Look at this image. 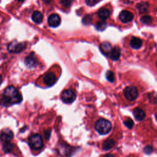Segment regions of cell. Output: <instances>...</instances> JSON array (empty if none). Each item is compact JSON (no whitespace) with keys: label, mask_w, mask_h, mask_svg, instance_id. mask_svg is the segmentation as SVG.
Masks as SVG:
<instances>
[{"label":"cell","mask_w":157,"mask_h":157,"mask_svg":"<svg viewBox=\"0 0 157 157\" xmlns=\"http://www.w3.org/2000/svg\"><path fill=\"white\" fill-rule=\"evenodd\" d=\"M3 99L6 103L14 104L22 101V96L18 90L13 86H7L4 91Z\"/></svg>","instance_id":"1"},{"label":"cell","mask_w":157,"mask_h":157,"mask_svg":"<svg viewBox=\"0 0 157 157\" xmlns=\"http://www.w3.org/2000/svg\"><path fill=\"white\" fill-rule=\"evenodd\" d=\"M111 123L109 120L103 118L98 120L95 124V129L100 134H107L111 130Z\"/></svg>","instance_id":"2"},{"label":"cell","mask_w":157,"mask_h":157,"mask_svg":"<svg viewBox=\"0 0 157 157\" xmlns=\"http://www.w3.org/2000/svg\"><path fill=\"white\" fill-rule=\"evenodd\" d=\"M29 145L34 150L40 148L43 146V140L41 136L37 134L31 135L29 137Z\"/></svg>","instance_id":"3"},{"label":"cell","mask_w":157,"mask_h":157,"mask_svg":"<svg viewBox=\"0 0 157 157\" xmlns=\"http://www.w3.org/2000/svg\"><path fill=\"white\" fill-rule=\"evenodd\" d=\"M123 93L125 98L131 101L135 100L138 96V90L134 86H128L123 90Z\"/></svg>","instance_id":"4"},{"label":"cell","mask_w":157,"mask_h":157,"mask_svg":"<svg viewBox=\"0 0 157 157\" xmlns=\"http://www.w3.org/2000/svg\"><path fill=\"white\" fill-rule=\"evenodd\" d=\"M75 93L70 89L63 91L61 94V99L64 103L66 104L72 103L75 99Z\"/></svg>","instance_id":"5"},{"label":"cell","mask_w":157,"mask_h":157,"mask_svg":"<svg viewBox=\"0 0 157 157\" xmlns=\"http://www.w3.org/2000/svg\"><path fill=\"white\" fill-rule=\"evenodd\" d=\"M25 48V43H18L17 41H13L8 45V50L12 53L21 52Z\"/></svg>","instance_id":"6"},{"label":"cell","mask_w":157,"mask_h":157,"mask_svg":"<svg viewBox=\"0 0 157 157\" xmlns=\"http://www.w3.org/2000/svg\"><path fill=\"white\" fill-rule=\"evenodd\" d=\"M134 18V14L128 10H123L119 15L120 20L124 23L131 22Z\"/></svg>","instance_id":"7"},{"label":"cell","mask_w":157,"mask_h":157,"mask_svg":"<svg viewBox=\"0 0 157 157\" xmlns=\"http://www.w3.org/2000/svg\"><path fill=\"white\" fill-rule=\"evenodd\" d=\"M56 77L53 72H48L44 75V82L47 86H50L53 85L56 82Z\"/></svg>","instance_id":"8"},{"label":"cell","mask_w":157,"mask_h":157,"mask_svg":"<svg viewBox=\"0 0 157 157\" xmlns=\"http://www.w3.org/2000/svg\"><path fill=\"white\" fill-rule=\"evenodd\" d=\"M61 23L60 17L56 13L50 15L48 18V24L51 27H57Z\"/></svg>","instance_id":"9"},{"label":"cell","mask_w":157,"mask_h":157,"mask_svg":"<svg viewBox=\"0 0 157 157\" xmlns=\"http://www.w3.org/2000/svg\"><path fill=\"white\" fill-rule=\"evenodd\" d=\"M13 137V134L9 129H6L3 130L0 134V139L2 141L5 142H10Z\"/></svg>","instance_id":"10"},{"label":"cell","mask_w":157,"mask_h":157,"mask_svg":"<svg viewBox=\"0 0 157 157\" xmlns=\"http://www.w3.org/2000/svg\"><path fill=\"white\" fill-rule=\"evenodd\" d=\"M25 64L29 67H35L37 64V59L34 53H31L25 59Z\"/></svg>","instance_id":"11"},{"label":"cell","mask_w":157,"mask_h":157,"mask_svg":"<svg viewBox=\"0 0 157 157\" xmlns=\"http://www.w3.org/2000/svg\"><path fill=\"white\" fill-rule=\"evenodd\" d=\"M120 49L118 47H115L112 49L111 52L109 54L110 58L113 61H117L119 59L120 56Z\"/></svg>","instance_id":"12"},{"label":"cell","mask_w":157,"mask_h":157,"mask_svg":"<svg viewBox=\"0 0 157 157\" xmlns=\"http://www.w3.org/2000/svg\"><path fill=\"white\" fill-rule=\"evenodd\" d=\"M142 45V40L137 37H132L130 40V46L134 49H139Z\"/></svg>","instance_id":"13"},{"label":"cell","mask_w":157,"mask_h":157,"mask_svg":"<svg viewBox=\"0 0 157 157\" xmlns=\"http://www.w3.org/2000/svg\"><path fill=\"white\" fill-rule=\"evenodd\" d=\"M98 15L101 20H105L110 16V11L107 8H102L98 12Z\"/></svg>","instance_id":"14"},{"label":"cell","mask_w":157,"mask_h":157,"mask_svg":"<svg viewBox=\"0 0 157 157\" xmlns=\"http://www.w3.org/2000/svg\"><path fill=\"white\" fill-rule=\"evenodd\" d=\"M133 114L136 119L139 121L143 120L145 117V113L144 111L139 107L135 109V110L133 112Z\"/></svg>","instance_id":"15"},{"label":"cell","mask_w":157,"mask_h":157,"mask_svg":"<svg viewBox=\"0 0 157 157\" xmlns=\"http://www.w3.org/2000/svg\"><path fill=\"white\" fill-rule=\"evenodd\" d=\"M100 49L101 52L106 55H109L112 50V45L107 42H102L100 45Z\"/></svg>","instance_id":"16"},{"label":"cell","mask_w":157,"mask_h":157,"mask_svg":"<svg viewBox=\"0 0 157 157\" xmlns=\"http://www.w3.org/2000/svg\"><path fill=\"white\" fill-rule=\"evenodd\" d=\"M31 18H32V20H33L34 22H35L36 23L39 24V23H40L42 21L43 15L41 13V12H40L39 11H35L32 14Z\"/></svg>","instance_id":"17"},{"label":"cell","mask_w":157,"mask_h":157,"mask_svg":"<svg viewBox=\"0 0 157 157\" xmlns=\"http://www.w3.org/2000/svg\"><path fill=\"white\" fill-rule=\"evenodd\" d=\"M115 144V142L113 139H107L102 144V149L104 150H109L111 149Z\"/></svg>","instance_id":"18"},{"label":"cell","mask_w":157,"mask_h":157,"mask_svg":"<svg viewBox=\"0 0 157 157\" xmlns=\"http://www.w3.org/2000/svg\"><path fill=\"white\" fill-rule=\"evenodd\" d=\"M136 7L140 13H144L148 10L149 4L147 2H142L137 4L136 6Z\"/></svg>","instance_id":"19"},{"label":"cell","mask_w":157,"mask_h":157,"mask_svg":"<svg viewBox=\"0 0 157 157\" xmlns=\"http://www.w3.org/2000/svg\"><path fill=\"white\" fill-rule=\"evenodd\" d=\"M13 148V145L12 144H11L10 142H5L2 145V150L4 153H8L12 151Z\"/></svg>","instance_id":"20"},{"label":"cell","mask_w":157,"mask_h":157,"mask_svg":"<svg viewBox=\"0 0 157 157\" xmlns=\"http://www.w3.org/2000/svg\"><path fill=\"white\" fill-rule=\"evenodd\" d=\"M140 21L144 23V24H145V25H148V24H150L151 22V20H152V18L150 16H148V15H144V16H142L140 19Z\"/></svg>","instance_id":"21"},{"label":"cell","mask_w":157,"mask_h":157,"mask_svg":"<svg viewBox=\"0 0 157 157\" xmlns=\"http://www.w3.org/2000/svg\"><path fill=\"white\" fill-rule=\"evenodd\" d=\"M148 99L152 104H157V94L155 93H151L148 94Z\"/></svg>","instance_id":"22"},{"label":"cell","mask_w":157,"mask_h":157,"mask_svg":"<svg viewBox=\"0 0 157 157\" xmlns=\"http://www.w3.org/2000/svg\"><path fill=\"white\" fill-rule=\"evenodd\" d=\"M106 78L109 82H113L115 80V76L113 72L111 71H108L106 73Z\"/></svg>","instance_id":"23"},{"label":"cell","mask_w":157,"mask_h":157,"mask_svg":"<svg viewBox=\"0 0 157 157\" xmlns=\"http://www.w3.org/2000/svg\"><path fill=\"white\" fill-rule=\"evenodd\" d=\"M82 22L84 25H89L91 22V17L90 15H87L83 18Z\"/></svg>","instance_id":"24"},{"label":"cell","mask_w":157,"mask_h":157,"mask_svg":"<svg viewBox=\"0 0 157 157\" xmlns=\"http://www.w3.org/2000/svg\"><path fill=\"white\" fill-rule=\"evenodd\" d=\"M124 125L129 129H131L134 126V122L131 119H128L124 121Z\"/></svg>","instance_id":"25"},{"label":"cell","mask_w":157,"mask_h":157,"mask_svg":"<svg viewBox=\"0 0 157 157\" xmlns=\"http://www.w3.org/2000/svg\"><path fill=\"white\" fill-rule=\"evenodd\" d=\"M96 27L98 31H103L106 28V24L104 22H99L96 25Z\"/></svg>","instance_id":"26"},{"label":"cell","mask_w":157,"mask_h":157,"mask_svg":"<svg viewBox=\"0 0 157 157\" xmlns=\"http://www.w3.org/2000/svg\"><path fill=\"white\" fill-rule=\"evenodd\" d=\"M144 151L146 154H150L153 151V148L150 145H147L144 148Z\"/></svg>","instance_id":"27"},{"label":"cell","mask_w":157,"mask_h":157,"mask_svg":"<svg viewBox=\"0 0 157 157\" xmlns=\"http://www.w3.org/2000/svg\"><path fill=\"white\" fill-rule=\"evenodd\" d=\"M60 2L63 6L67 7L71 5V0H61Z\"/></svg>","instance_id":"28"},{"label":"cell","mask_w":157,"mask_h":157,"mask_svg":"<svg viewBox=\"0 0 157 157\" xmlns=\"http://www.w3.org/2000/svg\"><path fill=\"white\" fill-rule=\"evenodd\" d=\"M98 0H85V2L88 6H94L96 2Z\"/></svg>","instance_id":"29"},{"label":"cell","mask_w":157,"mask_h":157,"mask_svg":"<svg viewBox=\"0 0 157 157\" xmlns=\"http://www.w3.org/2000/svg\"><path fill=\"white\" fill-rule=\"evenodd\" d=\"M50 131H45V132H44V136H45V139H48V137H50Z\"/></svg>","instance_id":"30"},{"label":"cell","mask_w":157,"mask_h":157,"mask_svg":"<svg viewBox=\"0 0 157 157\" xmlns=\"http://www.w3.org/2000/svg\"><path fill=\"white\" fill-rule=\"evenodd\" d=\"M104 157H115V156L112 154H107V155H105Z\"/></svg>","instance_id":"31"},{"label":"cell","mask_w":157,"mask_h":157,"mask_svg":"<svg viewBox=\"0 0 157 157\" xmlns=\"http://www.w3.org/2000/svg\"><path fill=\"white\" fill-rule=\"evenodd\" d=\"M45 4H49V3H50L51 2V1H52V0H42Z\"/></svg>","instance_id":"32"},{"label":"cell","mask_w":157,"mask_h":157,"mask_svg":"<svg viewBox=\"0 0 157 157\" xmlns=\"http://www.w3.org/2000/svg\"><path fill=\"white\" fill-rule=\"evenodd\" d=\"M2 76L0 75V84H1V82H2Z\"/></svg>","instance_id":"33"},{"label":"cell","mask_w":157,"mask_h":157,"mask_svg":"<svg viewBox=\"0 0 157 157\" xmlns=\"http://www.w3.org/2000/svg\"><path fill=\"white\" fill-rule=\"evenodd\" d=\"M155 119H156V121H157V114L155 115Z\"/></svg>","instance_id":"34"},{"label":"cell","mask_w":157,"mask_h":157,"mask_svg":"<svg viewBox=\"0 0 157 157\" xmlns=\"http://www.w3.org/2000/svg\"><path fill=\"white\" fill-rule=\"evenodd\" d=\"M18 1H20V2H22V1H25V0H18Z\"/></svg>","instance_id":"35"},{"label":"cell","mask_w":157,"mask_h":157,"mask_svg":"<svg viewBox=\"0 0 157 157\" xmlns=\"http://www.w3.org/2000/svg\"><path fill=\"white\" fill-rule=\"evenodd\" d=\"M156 67H157V62H156Z\"/></svg>","instance_id":"36"}]
</instances>
